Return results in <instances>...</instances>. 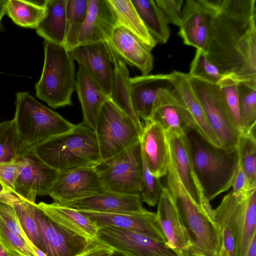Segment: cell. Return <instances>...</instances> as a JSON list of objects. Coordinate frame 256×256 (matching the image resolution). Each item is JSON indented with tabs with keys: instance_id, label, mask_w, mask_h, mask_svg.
<instances>
[{
	"instance_id": "obj_1",
	"label": "cell",
	"mask_w": 256,
	"mask_h": 256,
	"mask_svg": "<svg viewBox=\"0 0 256 256\" xmlns=\"http://www.w3.org/2000/svg\"><path fill=\"white\" fill-rule=\"evenodd\" d=\"M256 0H216L206 55L224 76L256 84Z\"/></svg>"
},
{
	"instance_id": "obj_2",
	"label": "cell",
	"mask_w": 256,
	"mask_h": 256,
	"mask_svg": "<svg viewBox=\"0 0 256 256\" xmlns=\"http://www.w3.org/2000/svg\"><path fill=\"white\" fill-rule=\"evenodd\" d=\"M31 148L42 161L59 172L95 168L101 162L96 132L84 122Z\"/></svg>"
},
{
	"instance_id": "obj_3",
	"label": "cell",
	"mask_w": 256,
	"mask_h": 256,
	"mask_svg": "<svg viewBox=\"0 0 256 256\" xmlns=\"http://www.w3.org/2000/svg\"><path fill=\"white\" fill-rule=\"evenodd\" d=\"M187 136L194 172L204 195L210 201L232 186L240 163L238 148L229 152L216 147L194 130Z\"/></svg>"
},
{
	"instance_id": "obj_4",
	"label": "cell",
	"mask_w": 256,
	"mask_h": 256,
	"mask_svg": "<svg viewBox=\"0 0 256 256\" xmlns=\"http://www.w3.org/2000/svg\"><path fill=\"white\" fill-rule=\"evenodd\" d=\"M166 175V188L194 240L188 254L202 256H218L222 249V240L220 231L214 219V209L200 206L189 195L181 183L170 152Z\"/></svg>"
},
{
	"instance_id": "obj_5",
	"label": "cell",
	"mask_w": 256,
	"mask_h": 256,
	"mask_svg": "<svg viewBox=\"0 0 256 256\" xmlns=\"http://www.w3.org/2000/svg\"><path fill=\"white\" fill-rule=\"evenodd\" d=\"M44 66L35 86L36 96L54 108L72 106L76 82L74 60L62 45L44 40Z\"/></svg>"
},
{
	"instance_id": "obj_6",
	"label": "cell",
	"mask_w": 256,
	"mask_h": 256,
	"mask_svg": "<svg viewBox=\"0 0 256 256\" xmlns=\"http://www.w3.org/2000/svg\"><path fill=\"white\" fill-rule=\"evenodd\" d=\"M18 134L28 147L72 130L74 124L46 107L27 92L16 94L14 118Z\"/></svg>"
},
{
	"instance_id": "obj_7",
	"label": "cell",
	"mask_w": 256,
	"mask_h": 256,
	"mask_svg": "<svg viewBox=\"0 0 256 256\" xmlns=\"http://www.w3.org/2000/svg\"><path fill=\"white\" fill-rule=\"evenodd\" d=\"M214 213L220 231L233 235L235 256H247L256 236V189L247 196H236L230 191Z\"/></svg>"
},
{
	"instance_id": "obj_8",
	"label": "cell",
	"mask_w": 256,
	"mask_h": 256,
	"mask_svg": "<svg viewBox=\"0 0 256 256\" xmlns=\"http://www.w3.org/2000/svg\"><path fill=\"white\" fill-rule=\"evenodd\" d=\"M95 132L101 162L128 149L140 140V134L134 120L110 98L102 107Z\"/></svg>"
},
{
	"instance_id": "obj_9",
	"label": "cell",
	"mask_w": 256,
	"mask_h": 256,
	"mask_svg": "<svg viewBox=\"0 0 256 256\" xmlns=\"http://www.w3.org/2000/svg\"><path fill=\"white\" fill-rule=\"evenodd\" d=\"M94 168L106 191L140 196L143 166L140 140L122 152L100 162Z\"/></svg>"
},
{
	"instance_id": "obj_10",
	"label": "cell",
	"mask_w": 256,
	"mask_h": 256,
	"mask_svg": "<svg viewBox=\"0 0 256 256\" xmlns=\"http://www.w3.org/2000/svg\"><path fill=\"white\" fill-rule=\"evenodd\" d=\"M189 80L202 106L208 121L221 142L222 148L229 152L236 149L241 134L224 106L218 85L190 77Z\"/></svg>"
},
{
	"instance_id": "obj_11",
	"label": "cell",
	"mask_w": 256,
	"mask_h": 256,
	"mask_svg": "<svg viewBox=\"0 0 256 256\" xmlns=\"http://www.w3.org/2000/svg\"><path fill=\"white\" fill-rule=\"evenodd\" d=\"M94 240L128 256H180L164 242L140 233L114 227L100 228Z\"/></svg>"
},
{
	"instance_id": "obj_12",
	"label": "cell",
	"mask_w": 256,
	"mask_h": 256,
	"mask_svg": "<svg viewBox=\"0 0 256 256\" xmlns=\"http://www.w3.org/2000/svg\"><path fill=\"white\" fill-rule=\"evenodd\" d=\"M216 6V0H186L182 7L178 34L185 44L206 54Z\"/></svg>"
},
{
	"instance_id": "obj_13",
	"label": "cell",
	"mask_w": 256,
	"mask_h": 256,
	"mask_svg": "<svg viewBox=\"0 0 256 256\" xmlns=\"http://www.w3.org/2000/svg\"><path fill=\"white\" fill-rule=\"evenodd\" d=\"M23 158L24 163L16 180L14 194L36 203L37 196H48L59 172L42 161L31 148Z\"/></svg>"
},
{
	"instance_id": "obj_14",
	"label": "cell",
	"mask_w": 256,
	"mask_h": 256,
	"mask_svg": "<svg viewBox=\"0 0 256 256\" xmlns=\"http://www.w3.org/2000/svg\"><path fill=\"white\" fill-rule=\"evenodd\" d=\"M157 204L156 219L166 238V246L180 256H186L194 240L166 187L163 188Z\"/></svg>"
},
{
	"instance_id": "obj_15",
	"label": "cell",
	"mask_w": 256,
	"mask_h": 256,
	"mask_svg": "<svg viewBox=\"0 0 256 256\" xmlns=\"http://www.w3.org/2000/svg\"><path fill=\"white\" fill-rule=\"evenodd\" d=\"M94 168L60 172L48 196L56 203L87 198L105 192Z\"/></svg>"
},
{
	"instance_id": "obj_16",
	"label": "cell",
	"mask_w": 256,
	"mask_h": 256,
	"mask_svg": "<svg viewBox=\"0 0 256 256\" xmlns=\"http://www.w3.org/2000/svg\"><path fill=\"white\" fill-rule=\"evenodd\" d=\"M36 217L40 249L48 256H74L83 250L90 242L59 226L36 207Z\"/></svg>"
},
{
	"instance_id": "obj_17",
	"label": "cell",
	"mask_w": 256,
	"mask_h": 256,
	"mask_svg": "<svg viewBox=\"0 0 256 256\" xmlns=\"http://www.w3.org/2000/svg\"><path fill=\"white\" fill-rule=\"evenodd\" d=\"M150 120L160 124L170 134L187 136L195 130L194 120L174 86L157 100Z\"/></svg>"
},
{
	"instance_id": "obj_18",
	"label": "cell",
	"mask_w": 256,
	"mask_h": 256,
	"mask_svg": "<svg viewBox=\"0 0 256 256\" xmlns=\"http://www.w3.org/2000/svg\"><path fill=\"white\" fill-rule=\"evenodd\" d=\"M94 222L98 228H116L140 233L166 244V238L157 221L156 214L146 209L132 214L103 213L78 210Z\"/></svg>"
},
{
	"instance_id": "obj_19",
	"label": "cell",
	"mask_w": 256,
	"mask_h": 256,
	"mask_svg": "<svg viewBox=\"0 0 256 256\" xmlns=\"http://www.w3.org/2000/svg\"><path fill=\"white\" fill-rule=\"evenodd\" d=\"M130 88L134 112L146 122L150 121L157 100L174 86L170 74H148L130 78Z\"/></svg>"
},
{
	"instance_id": "obj_20",
	"label": "cell",
	"mask_w": 256,
	"mask_h": 256,
	"mask_svg": "<svg viewBox=\"0 0 256 256\" xmlns=\"http://www.w3.org/2000/svg\"><path fill=\"white\" fill-rule=\"evenodd\" d=\"M166 136L171 158L183 186L198 204L207 209L212 208L210 201L202 191L194 172L188 136L168 133Z\"/></svg>"
},
{
	"instance_id": "obj_21",
	"label": "cell",
	"mask_w": 256,
	"mask_h": 256,
	"mask_svg": "<svg viewBox=\"0 0 256 256\" xmlns=\"http://www.w3.org/2000/svg\"><path fill=\"white\" fill-rule=\"evenodd\" d=\"M70 54L83 65L110 98L112 91L114 68L106 42H99L76 48Z\"/></svg>"
},
{
	"instance_id": "obj_22",
	"label": "cell",
	"mask_w": 256,
	"mask_h": 256,
	"mask_svg": "<svg viewBox=\"0 0 256 256\" xmlns=\"http://www.w3.org/2000/svg\"><path fill=\"white\" fill-rule=\"evenodd\" d=\"M118 26L116 16L108 0H88L87 14L78 47L99 42H108Z\"/></svg>"
},
{
	"instance_id": "obj_23",
	"label": "cell",
	"mask_w": 256,
	"mask_h": 256,
	"mask_svg": "<svg viewBox=\"0 0 256 256\" xmlns=\"http://www.w3.org/2000/svg\"><path fill=\"white\" fill-rule=\"evenodd\" d=\"M140 136L142 154L147 166L155 176L166 175L170 160V150L166 133L158 122H144Z\"/></svg>"
},
{
	"instance_id": "obj_24",
	"label": "cell",
	"mask_w": 256,
	"mask_h": 256,
	"mask_svg": "<svg viewBox=\"0 0 256 256\" xmlns=\"http://www.w3.org/2000/svg\"><path fill=\"white\" fill-rule=\"evenodd\" d=\"M142 202L140 196L122 194L105 191L84 198L57 204L78 210L132 214L145 210Z\"/></svg>"
},
{
	"instance_id": "obj_25",
	"label": "cell",
	"mask_w": 256,
	"mask_h": 256,
	"mask_svg": "<svg viewBox=\"0 0 256 256\" xmlns=\"http://www.w3.org/2000/svg\"><path fill=\"white\" fill-rule=\"evenodd\" d=\"M126 63L138 68L142 75H147L154 68L152 50L126 29L118 26L107 42Z\"/></svg>"
},
{
	"instance_id": "obj_26",
	"label": "cell",
	"mask_w": 256,
	"mask_h": 256,
	"mask_svg": "<svg viewBox=\"0 0 256 256\" xmlns=\"http://www.w3.org/2000/svg\"><path fill=\"white\" fill-rule=\"evenodd\" d=\"M76 88L84 124L95 130L98 120L105 102L109 98L88 70L78 64Z\"/></svg>"
},
{
	"instance_id": "obj_27",
	"label": "cell",
	"mask_w": 256,
	"mask_h": 256,
	"mask_svg": "<svg viewBox=\"0 0 256 256\" xmlns=\"http://www.w3.org/2000/svg\"><path fill=\"white\" fill-rule=\"evenodd\" d=\"M172 82L190 112L195 124V131L212 145L222 144L206 118L202 106L190 84L188 74L177 70L170 73Z\"/></svg>"
},
{
	"instance_id": "obj_28",
	"label": "cell",
	"mask_w": 256,
	"mask_h": 256,
	"mask_svg": "<svg viewBox=\"0 0 256 256\" xmlns=\"http://www.w3.org/2000/svg\"><path fill=\"white\" fill-rule=\"evenodd\" d=\"M34 206L59 226L88 241L94 240L98 228L96 224L78 210L62 206L56 202L34 203Z\"/></svg>"
},
{
	"instance_id": "obj_29",
	"label": "cell",
	"mask_w": 256,
	"mask_h": 256,
	"mask_svg": "<svg viewBox=\"0 0 256 256\" xmlns=\"http://www.w3.org/2000/svg\"><path fill=\"white\" fill-rule=\"evenodd\" d=\"M108 46L114 68L112 88L110 99L134 120L141 134L143 125L132 106L128 70L126 63Z\"/></svg>"
},
{
	"instance_id": "obj_30",
	"label": "cell",
	"mask_w": 256,
	"mask_h": 256,
	"mask_svg": "<svg viewBox=\"0 0 256 256\" xmlns=\"http://www.w3.org/2000/svg\"><path fill=\"white\" fill-rule=\"evenodd\" d=\"M67 0L44 1V14L36 30L38 34L45 40L63 46L65 38Z\"/></svg>"
},
{
	"instance_id": "obj_31",
	"label": "cell",
	"mask_w": 256,
	"mask_h": 256,
	"mask_svg": "<svg viewBox=\"0 0 256 256\" xmlns=\"http://www.w3.org/2000/svg\"><path fill=\"white\" fill-rule=\"evenodd\" d=\"M116 16L118 26L133 34L152 50L158 44L151 36L131 0H108Z\"/></svg>"
},
{
	"instance_id": "obj_32",
	"label": "cell",
	"mask_w": 256,
	"mask_h": 256,
	"mask_svg": "<svg viewBox=\"0 0 256 256\" xmlns=\"http://www.w3.org/2000/svg\"><path fill=\"white\" fill-rule=\"evenodd\" d=\"M131 1L151 36L158 44H166L170 34L169 24L155 0Z\"/></svg>"
},
{
	"instance_id": "obj_33",
	"label": "cell",
	"mask_w": 256,
	"mask_h": 256,
	"mask_svg": "<svg viewBox=\"0 0 256 256\" xmlns=\"http://www.w3.org/2000/svg\"><path fill=\"white\" fill-rule=\"evenodd\" d=\"M88 0H68L64 46L70 51L78 46L80 32L84 22Z\"/></svg>"
},
{
	"instance_id": "obj_34",
	"label": "cell",
	"mask_w": 256,
	"mask_h": 256,
	"mask_svg": "<svg viewBox=\"0 0 256 256\" xmlns=\"http://www.w3.org/2000/svg\"><path fill=\"white\" fill-rule=\"evenodd\" d=\"M44 4H40L30 1L7 0L6 13L17 25L36 28L44 14Z\"/></svg>"
},
{
	"instance_id": "obj_35",
	"label": "cell",
	"mask_w": 256,
	"mask_h": 256,
	"mask_svg": "<svg viewBox=\"0 0 256 256\" xmlns=\"http://www.w3.org/2000/svg\"><path fill=\"white\" fill-rule=\"evenodd\" d=\"M29 148L18 134L14 120L0 123V162L18 159Z\"/></svg>"
},
{
	"instance_id": "obj_36",
	"label": "cell",
	"mask_w": 256,
	"mask_h": 256,
	"mask_svg": "<svg viewBox=\"0 0 256 256\" xmlns=\"http://www.w3.org/2000/svg\"><path fill=\"white\" fill-rule=\"evenodd\" d=\"M240 113L242 134L256 132V84L238 82Z\"/></svg>"
},
{
	"instance_id": "obj_37",
	"label": "cell",
	"mask_w": 256,
	"mask_h": 256,
	"mask_svg": "<svg viewBox=\"0 0 256 256\" xmlns=\"http://www.w3.org/2000/svg\"><path fill=\"white\" fill-rule=\"evenodd\" d=\"M238 82L225 76L218 84L221 100L231 121L242 134L240 113V102L238 85Z\"/></svg>"
},
{
	"instance_id": "obj_38",
	"label": "cell",
	"mask_w": 256,
	"mask_h": 256,
	"mask_svg": "<svg viewBox=\"0 0 256 256\" xmlns=\"http://www.w3.org/2000/svg\"><path fill=\"white\" fill-rule=\"evenodd\" d=\"M188 76L190 78L216 85H218L226 76L208 60L206 54L200 50H196Z\"/></svg>"
},
{
	"instance_id": "obj_39",
	"label": "cell",
	"mask_w": 256,
	"mask_h": 256,
	"mask_svg": "<svg viewBox=\"0 0 256 256\" xmlns=\"http://www.w3.org/2000/svg\"><path fill=\"white\" fill-rule=\"evenodd\" d=\"M240 165L252 184H256V132L241 135L238 146Z\"/></svg>"
},
{
	"instance_id": "obj_40",
	"label": "cell",
	"mask_w": 256,
	"mask_h": 256,
	"mask_svg": "<svg viewBox=\"0 0 256 256\" xmlns=\"http://www.w3.org/2000/svg\"><path fill=\"white\" fill-rule=\"evenodd\" d=\"M142 160L143 172L140 196L142 202L150 206H154L160 200L164 186L160 178L155 176L150 172L142 156Z\"/></svg>"
},
{
	"instance_id": "obj_41",
	"label": "cell",
	"mask_w": 256,
	"mask_h": 256,
	"mask_svg": "<svg viewBox=\"0 0 256 256\" xmlns=\"http://www.w3.org/2000/svg\"><path fill=\"white\" fill-rule=\"evenodd\" d=\"M0 242L14 256H34L28 246L0 219Z\"/></svg>"
},
{
	"instance_id": "obj_42",
	"label": "cell",
	"mask_w": 256,
	"mask_h": 256,
	"mask_svg": "<svg viewBox=\"0 0 256 256\" xmlns=\"http://www.w3.org/2000/svg\"><path fill=\"white\" fill-rule=\"evenodd\" d=\"M0 219L10 230L18 236L28 246L33 252V248L35 245L23 230L14 208L9 203L0 200Z\"/></svg>"
},
{
	"instance_id": "obj_43",
	"label": "cell",
	"mask_w": 256,
	"mask_h": 256,
	"mask_svg": "<svg viewBox=\"0 0 256 256\" xmlns=\"http://www.w3.org/2000/svg\"><path fill=\"white\" fill-rule=\"evenodd\" d=\"M184 2V0H155L168 24H172L178 26L181 23Z\"/></svg>"
},
{
	"instance_id": "obj_44",
	"label": "cell",
	"mask_w": 256,
	"mask_h": 256,
	"mask_svg": "<svg viewBox=\"0 0 256 256\" xmlns=\"http://www.w3.org/2000/svg\"><path fill=\"white\" fill-rule=\"evenodd\" d=\"M232 193L236 196H247L256 189V184H252L240 166L236 177L232 185Z\"/></svg>"
},
{
	"instance_id": "obj_45",
	"label": "cell",
	"mask_w": 256,
	"mask_h": 256,
	"mask_svg": "<svg viewBox=\"0 0 256 256\" xmlns=\"http://www.w3.org/2000/svg\"><path fill=\"white\" fill-rule=\"evenodd\" d=\"M114 250L96 240L90 241L84 249L74 256H110Z\"/></svg>"
},
{
	"instance_id": "obj_46",
	"label": "cell",
	"mask_w": 256,
	"mask_h": 256,
	"mask_svg": "<svg viewBox=\"0 0 256 256\" xmlns=\"http://www.w3.org/2000/svg\"><path fill=\"white\" fill-rule=\"evenodd\" d=\"M247 256H256V236L251 242Z\"/></svg>"
},
{
	"instance_id": "obj_47",
	"label": "cell",
	"mask_w": 256,
	"mask_h": 256,
	"mask_svg": "<svg viewBox=\"0 0 256 256\" xmlns=\"http://www.w3.org/2000/svg\"><path fill=\"white\" fill-rule=\"evenodd\" d=\"M7 0H0V26L2 16L6 13Z\"/></svg>"
},
{
	"instance_id": "obj_48",
	"label": "cell",
	"mask_w": 256,
	"mask_h": 256,
	"mask_svg": "<svg viewBox=\"0 0 256 256\" xmlns=\"http://www.w3.org/2000/svg\"><path fill=\"white\" fill-rule=\"evenodd\" d=\"M0 256H14L8 252L0 242Z\"/></svg>"
},
{
	"instance_id": "obj_49",
	"label": "cell",
	"mask_w": 256,
	"mask_h": 256,
	"mask_svg": "<svg viewBox=\"0 0 256 256\" xmlns=\"http://www.w3.org/2000/svg\"><path fill=\"white\" fill-rule=\"evenodd\" d=\"M186 256H202L193 254H188ZM216 256H230L226 250L224 248H222L220 254Z\"/></svg>"
},
{
	"instance_id": "obj_50",
	"label": "cell",
	"mask_w": 256,
	"mask_h": 256,
	"mask_svg": "<svg viewBox=\"0 0 256 256\" xmlns=\"http://www.w3.org/2000/svg\"><path fill=\"white\" fill-rule=\"evenodd\" d=\"M110 256H128L114 250V252L112 253V254L110 255Z\"/></svg>"
}]
</instances>
